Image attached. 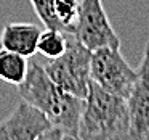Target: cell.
I'll return each instance as SVG.
<instances>
[{
  "mask_svg": "<svg viewBox=\"0 0 149 140\" xmlns=\"http://www.w3.org/2000/svg\"><path fill=\"white\" fill-rule=\"evenodd\" d=\"M29 69L26 56L7 49H0V81L11 85H19L24 81Z\"/></svg>",
  "mask_w": 149,
  "mask_h": 140,
  "instance_id": "cell-9",
  "label": "cell"
},
{
  "mask_svg": "<svg viewBox=\"0 0 149 140\" xmlns=\"http://www.w3.org/2000/svg\"><path fill=\"white\" fill-rule=\"evenodd\" d=\"M79 139L114 140L130 139V119L127 100L101 89L90 81L84 98Z\"/></svg>",
  "mask_w": 149,
  "mask_h": 140,
  "instance_id": "cell-2",
  "label": "cell"
},
{
  "mask_svg": "<svg viewBox=\"0 0 149 140\" xmlns=\"http://www.w3.org/2000/svg\"><path fill=\"white\" fill-rule=\"evenodd\" d=\"M55 16L66 32H72L79 16V0H55Z\"/></svg>",
  "mask_w": 149,
  "mask_h": 140,
  "instance_id": "cell-11",
  "label": "cell"
},
{
  "mask_svg": "<svg viewBox=\"0 0 149 140\" xmlns=\"http://www.w3.org/2000/svg\"><path fill=\"white\" fill-rule=\"evenodd\" d=\"M72 34L91 52L100 47H120L101 0H79V16Z\"/></svg>",
  "mask_w": 149,
  "mask_h": 140,
  "instance_id": "cell-5",
  "label": "cell"
},
{
  "mask_svg": "<svg viewBox=\"0 0 149 140\" xmlns=\"http://www.w3.org/2000/svg\"><path fill=\"white\" fill-rule=\"evenodd\" d=\"M40 27L32 23H7L0 34V47L31 58L37 53Z\"/></svg>",
  "mask_w": 149,
  "mask_h": 140,
  "instance_id": "cell-8",
  "label": "cell"
},
{
  "mask_svg": "<svg viewBox=\"0 0 149 140\" xmlns=\"http://www.w3.org/2000/svg\"><path fill=\"white\" fill-rule=\"evenodd\" d=\"M39 20L50 29H61L55 16V0H29ZM63 31V29H61Z\"/></svg>",
  "mask_w": 149,
  "mask_h": 140,
  "instance_id": "cell-12",
  "label": "cell"
},
{
  "mask_svg": "<svg viewBox=\"0 0 149 140\" xmlns=\"http://www.w3.org/2000/svg\"><path fill=\"white\" fill-rule=\"evenodd\" d=\"M91 50L72 32H68V49L58 58L48 60L43 68L53 82L68 94L85 98L90 85Z\"/></svg>",
  "mask_w": 149,
  "mask_h": 140,
  "instance_id": "cell-3",
  "label": "cell"
},
{
  "mask_svg": "<svg viewBox=\"0 0 149 140\" xmlns=\"http://www.w3.org/2000/svg\"><path fill=\"white\" fill-rule=\"evenodd\" d=\"M50 126L48 117L39 108L21 98L16 108L0 121V140H40Z\"/></svg>",
  "mask_w": 149,
  "mask_h": 140,
  "instance_id": "cell-6",
  "label": "cell"
},
{
  "mask_svg": "<svg viewBox=\"0 0 149 140\" xmlns=\"http://www.w3.org/2000/svg\"><path fill=\"white\" fill-rule=\"evenodd\" d=\"M130 119V139L149 140V47L138 68V77L130 95L127 97Z\"/></svg>",
  "mask_w": 149,
  "mask_h": 140,
  "instance_id": "cell-7",
  "label": "cell"
},
{
  "mask_svg": "<svg viewBox=\"0 0 149 140\" xmlns=\"http://www.w3.org/2000/svg\"><path fill=\"white\" fill-rule=\"evenodd\" d=\"M90 77L101 89L127 100L138 77V69L128 65L120 47H100L91 52Z\"/></svg>",
  "mask_w": 149,
  "mask_h": 140,
  "instance_id": "cell-4",
  "label": "cell"
},
{
  "mask_svg": "<svg viewBox=\"0 0 149 140\" xmlns=\"http://www.w3.org/2000/svg\"><path fill=\"white\" fill-rule=\"evenodd\" d=\"M18 94L24 101L39 108L50 124L64 134V139H79L84 98L59 89L42 65H29L24 81L18 85Z\"/></svg>",
  "mask_w": 149,
  "mask_h": 140,
  "instance_id": "cell-1",
  "label": "cell"
},
{
  "mask_svg": "<svg viewBox=\"0 0 149 140\" xmlns=\"http://www.w3.org/2000/svg\"><path fill=\"white\" fill-rule=\"evenodd\" d=\"M148 47H149V42H148Z\"/></svg>",
  "mask_w": 149,
  "mask_h": 140,
  "instance_id": "cell-13",
  "label": "cell"
},
{
  "mask_svg": "<svg viewBox=\"0 0 149 140\" xmlns=\"http://www.w3.org/2000/svg\"><path fill=\"white\" fill-rule=\"evenodd\" d=\"M68 49V32L61 29H50L47 27L40 32L39 42H37V52L45 58L53 60L58 58Z\"/></svg>",
  "mask_w": 149,
  "mask_h": 140,
  "instance_id": "cell-10",
  "label": "cell"
}]
</instances>
